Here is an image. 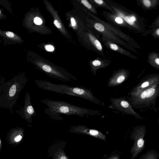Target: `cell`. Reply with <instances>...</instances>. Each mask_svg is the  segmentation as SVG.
Returning a JSON list of instances; mask_svg holds the SVG:
<instances>
[{"instance_id": "6da1fadb", "label": "cell", "mask_w": 159, "mask_h": 159, "mask_svg": "<svg viewBox=\"0 0 159 159\" xmlns=\"http://www.w3.org/2000/svg\"><path fill=\"white\" fill-rule=\"evenodd\" d=\"M40 101L48 107L45 109V113L52 118L58 120L63 119L60 114L70 116L75 115L83 117L85 116H94L101 114L99 111L75 106L61 101L47 99Z\"/></svg>"}, {"instance_id": "7a4b0ae2", "label": "cell", "mask_w": 159, "mask_h": 159, "mask_svg": "<svg viewBox=\"0 0 159 159\" xmlns=\"http://www.w3.org/2000/svg\"><path fill=\"white\" fill-rule=\"evenodd\" d=\"M28 78L23 74L15 76L0 85V106L11 110L16 105Z\"/></svg>"}, {"instance_id": "3957f363", "label": "cell", "mask_w": 159, "mask_h": 159, "mask_svg": "<svg viewBox=\"0 0 159 159\" xmlns=\"http://www.w3.org/2000/svg\"><path fill=\"white\" fill-rule=\"evenodd\" d=\"M34 81L38 87L43 90L80 97L96 104L104 105V103L96 97L93 92L88 89L55 84L47 80H35Z\"/></svg>"}, {"instance_id": "277c9868", "label": "cell", "mask_w": 159, "mask_h": 159, "mask_svg": "<svg viewBox=\"0 0 159 159\" xmlns=\"http://www.w3.org/2000/svg\"><path fill=\"white\" fill-rule=\"evenodd\" d=\"M159 95V84L134 93H129L127 100L132 108L142 109L155 106Z\"/></svg>"}, {"instance_id": "5b68a950", "label": "cell", "mask_w": 159, "mask_h": 159, "mask_svg": "<svg viewBox=\"0 0 159 159\" xmlns=\"http://www.w3.org/2000/svg\"><path fill=\"white\" fill-rule=\"evenodd\" d=\"M147 131L146 126L143 125L133 128L130 136V139L134 141L130 150L131 159H135L144 148V137Z\"/></svg>"}, {"instance_id": "8992f818", "label": "cell", "mask_w": 159, "mask_h": 159, "mask_svg": "<svg viewBox=\"0 0 159 159\" xmlns=\"http://www.w3.org/2000/svg\"><path fill=\"white\" fill-rule=\"evenodd\" d=\"M110 100L111 102V105L109 106L110 108L134 116L139 119H144V118L140 116L134 111L125 96L117 98H111Z\"/></svg>"}, {"instance_id": "52a82bcc", "label": "cell", "mask_w": 159, "mask_h": 159, "mask_svg": "<svg viewBox=\"0 0 159 159\" xmlns=\"http://www.w3.org/2000/svg\"><path fill=\"white\" fill-rule=\"evenodd\" d=\"M17 112L22 118L30 123L32 122V117L36 115L35 110L31 102V96L28 92H26L25 96L23 107Z\"/></svg>"}, {"instance_id": "ba28073f", "label": "cell", "mask_w": 159, "mask_h": 159, "mask_svg": "<svg viewBox=\"0 0 159 159\" xmlns=\"http://www.w3.org/2000/svg\"><path fill=\"white\" fill-rule=\"evenodd\" d=\"M157 84H159V74H150L141 79L129 93H134L139 91Z\"/></svg>"}, {"instance_id": "9c48e42d", "label": "cell", "mask_w": 159, "mask_h": 159, "mask_svg": "<svg viewBox=\"0 0 159 159\" xmlns=\"http://www.w3.org/2000/svg\"><path fill=\"white\" fill-rule=\"evenodd\" d=\"M70 130L72 133L88 135L105 141L106 140V136L102 132L96 129L88 128L85 125H74L71 127Z\"/></svg>"}, {"instance_id": "30bf717a", "label": "cell", "mask_w": 159, "mask_h": 159, "mask_svg": "<svg viewBox=\"0 0 159 159\" xmlns=\"http://www.w3.org/2000/svg\"><path fill=\"white\" fill-rule=\"evenodd\" d=\"M129 75V71L125 69L115 71L109 78L107 85L109 87H114L120 85L127 80Z\"/></svg>"}, {"instance_id": "8fae6325", "label": "cell", "mask_w": 159, "mask_h": 159, "mask_svg": "<svg viewBox=\"0 0 159 159\" xmlns=\"http://www.w3.org/2000/svg\"><path fill=\"white\" fill-rule=\"evenodd\" d=\"M0 37H2L15 43L20 44L23 42L21 37L14 32L2 30L0 29Z\"/></svg>"}, {"instance_id": "7c38bea8", "label": "cell", "mask_w": 159, "mask_h": 159, "mask_svg": "<svg viewBox=\"0 0 159 159\" xmlns=\"http://www.w3.org/2000/svg\"><path fill=\"white\" fill-rule=\"evenodd\" d=\"M159 153L154 149L148 151L143 154L139 159H158Z\"/></svg>"}, {"instance_id": "4fadbf2b", "label": "cell", "mask_w": 159, "mask_h": 159, "mask_svg": "<svg viewBox=\"0 0 159 159\" xmlns=\"http://www.w3.org/2000/svg\"><path fill=\"white\" fill-rule=\"evenodd\" d=\"M93 66V73L94 75L96 74V70L100 68H104L106 66L107 64L104 63L102 61L98 60H96L92 62Z\"/></svg>"}, {"instance_id": "5bb4252c", "label": "cell", "mask_w": 159, "mask_h": 159, "mask_svg": "<svg viewBox=\"0 0 159 159\" xmlns=\"http://www.w3.org/2000/svg\"><path fill=\"white\" fill-rule=\"evenodd\" d=\"M121 18L129 25H134V22L136 20V18L133 16H124L122 14H119Z\"/></svg>"}, {"instance_id": "9a60e30c", "label": "cell", "mask_w": 159, "mask_h": 159, "mask_svg": "<svg viewBox=\"0 0 159 159\" xmlns=\"http://www.w3.org/2000/svg\"><path fill=\"white\" fill-rule=\"evenodd\" d=\"M89 36L91 41L95 45L97 48L99 50L102 51V47L100 42L90 34L89 35Z\"/></svg>"}, {"instance_id": "2e32d148", "label": "cell", "mask_w": 159, "mask_h": 159, "mask_svg": "<svg viewBox=\"0 0 159 159\" xmlns=\"http://www.w3.org/2000/svg\"><path fill=\"white\" fill-rule=\"evenodd\" d=\"M54 159H69L63 151L59 150L55 155Z\"/></svg>"}, {"instance_id": "e0dca14e", "label": "cell", "mask_w": 159, "mask_h": 159, "mask_svg": "<svg viewBox=\"0 0 159 159\" xmlns=\"http://www.w3.org/2000/svg\"><path fill=\"white\" fill-rule=\"evenodd\" d=\"M95 28L101 32H103L105 29L104 26L102 24L99 23H96L94 25Z\"/></svg>"}, {"instance_id": "ac0fdd59", "label": "cell", "mask_w": 159, "mask_h": 159, "mask_svg": "<svg viewBox=\"0 0 159 159\" xmlns=\"http://www.w3.org/2000/svg\"><path fill=\"white\" fill-rule=\"evenodd\" d=\"M110 48L112 50L121 52L119 47L116 44L113 43H110L109 44Z\"/></svg>"}, {"instance_id": "d6986e66", "label": "cell", "mask_w": 159, "mask_h": 159, "mask_svg": "<svg viewBox=\"0 0 159 159\" xmlns=\"http://www.w3.org/2000/svg\"><path fill=\"white\" fill-rule=\"evenodd\" d=\"M120 156L118 154H113L107 157L105 159H120Z\"/></svg>"}, {"instance_id": "ffe728a7", "label": "cell", "mask_w": 159, "mask_h": 159, "mask_svg": "<svg viewBox=\"0 0 159 159\" xmlns=\"http://www.w3.org/2000/svg\"><path fill=\"white\" fill-rule=\"evenodd\" d=\"M33 22L36 25H40L42 23V20L41 18L38 17H36L34 18Z\"/></svg>"}, {"instance_id": "44dd1931", "label": "cell", "mask_w": 159, "mask_h": 159, "mask_svg": "<svg viewBox=\"0 0 159 159\" xmlns=\"http://www.w3.org/2000/svg\"><path fill=\"white\" fill-rule=\"evenodd\" d=\"M81 3L83 4L87 8L89 9H90L92 8L91 5L86 0H82L81 1Z\"/></svg>"}, {"instance_id": "7402d4cb", "label": "cell", "mask_w": 159, "mask_h": 159, "mask_svg": "<svg viewBox=\"0 0 159 159\" xmlns=\"http://www.w3.org/2000/svg\"><path fill=\"white\" fill-rule=\"evenodd\" d=\"M115 21L118 24H121L123 23V19L120 17H116L114 19Z\"/></svg>"}, {"instance_id": "603a6c76", "label": "cell", "mask_w": 159, "mask_h": 159, "mask_svg": "<svg viewBox=\"0 0 159 159\" xmlns=\"http://www.w3.org/2000/svg\"><path fill=\"white\" fill-rule=\"evenodd\" d=\"M143 2L144 5L147 7H149L151 6V2L149 0H143Z\"/></svg>"}, {"instance_id": "cb8c5ba5", "label": "cell", "mask_w": 159, "mask_h": 159, "mask_svg": "<svg viewBox=\"0 0 159 159\" xmlns=\"http://www.w3.org/2000/svg\"><path fill=\"white\" fill-rule=\"evenodd\" d=\"M45 47V49L47 51L52 52L54 50V47L51 45H47Z\"/></svg>"}, {"instance_id": "d4e9b609", "label": "cell", "mask_w": 159, "mask_h": 159, "mask_svg": "<svg viewBox=\"0 0 159 159\" xmlns=\"http://www.w3.org/2000/svg\"><path fill=\"white\" fill-rule=\"evenodd\" d=\"M55 25L58 28H61V26L60 22L57 20H56L54 21Z\"/></svg>"}, {"instance_id": "484cf974", "label": "cell", "mask_w": 159, "mask_h": 159, "mask_svg": "<svg viewBox=\"0 0 159 159\" xmlns=\"http://www.w3.org/2000/svg\"><path fill=\"white\" fill-rule=\"evenodd\" d=\"M6 17V16L3 14L2 11L0 9V20L4 19Z\"/></svg>"}, {"instance_id": "4316f807", "label": "cell", "mask_w": 159, "mask_h": 159, "mask_svg": "<svg viewBox=\"0 0 159 159\" xmlns=\"http://www.w3.org/2000/svg\"><path fill=\"white\" fill-rule=\"evenodd\" d=\"M94 1L97 4L102 5L104 3V2L102 0H95Z\"/></svg>"}, {"instance_id": "83f0119b", "label": "cell", "mask_w": 159, "mask_h": 159, "mask_svg": "<svg viewBox=\"0 0 159 159\" xmlns=\"http://www.w3.org/2000/svg\"><path fill=\"white\" fill-rule=\"evenodd\" d=\"M22 138V137L20 135H18L16 136L15 138V141L16 142H18L20 141Z\"/></svg>"}, {"instance_id": "f1b7e54d", "label": "cell", "mask_w": 159, "mask_h": 159, "mask_svg": "<svg viewBox=\"0 0 159 159\" xmlns=\"http://www.w3.org/2000/svg\"><path fill=\"white\" fill-rule=\"evenodd\" d=\"M71 25L73 26H75L76 25V22L75 19L73 17H72L70 19Z\"/></svg>"}, {"instance_id": "f546056e", "label": "cell", "mask_w": 159, "mask_h": 159, "mask_svg": "<svg viewBox=\"0 0 159 159\" xmlns=\"http://www.w3.org/2000/svg\"><path fill=\"white\" fill-rule=\"evenodd\" d=\"M5 80L4 77L0 78V85L5 82Z\"/></svg>"}, {"instance_id": "4dcf8cb0", "label": "cell", "mask_w": 159, "mask_h": 159, "mask_svg": "<svg viewBox=\"0 0 159 159\" xmlns=\"http://www.w3.org/2000/svg\"><path fill=\"white\" fill-rule=\"evenodd\" d=\"M156 33L158 35H159V29L158 28L156 31Z\"/></svg>"}, {"instance_id": "1f68e13d", "label": "cell", "mask_w": 159, "mask_h": 159, "mask_svg": "<svg viewBox=\"0 0 159 159\" xmlns=\"http://www.w3.org/2000/svg\"><path fill=\"white\" fill-rule=\"evenodd\" d=\"M1 1H2L1 0H0V4L2 5V4H1V3H2V2H1Z\"/></svg>"}, {"instance_id": "d6a6232c", "label": "cell", "mask_w": 159, "mask_h": 159, "mask_svg": "<svg viewBox=\"0 0 159 159\" xmlns=\"http://www.w3.org/2000/svg\"><path fill=\"white\" fill-rule=\"evenodd\" d=\"M0 143H1V141L0 140Z\"/></svg>"}]
</instances>
